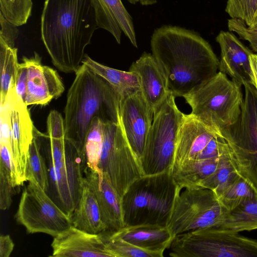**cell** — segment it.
Wrapping results in <instances>:
<instances>
[{
    "instance_id": "60d3db41",
    "label": "cell",
    "mask_w": 257,
    "mask_h": 257,
    "mask_svg": "<svg viewBox=\"0 0 257 257\" xmlns=\"http://www.w3.org/2000/svg\"><path fill=\"white\" fill-rule=\"evenodd\" d=\"M255 27H257V26Z\"/></svg>"
},
{
    "instance_id": "5bb4252c",
    "label": "cell",
    "mask_w": 257,
    "mask_h": 257,
    "mask_svg": "<svg viewBox=\"0 0 257 257\" xmlns=\"http://www.w3.org/2000/svg\"><path fill=\"white\" fill-rule=\"evenodd\" d=\"M7 105L9 114L13 144L12 164L16 186L27 181L26 172L30 146L34 137L35 127L28 108L18 95L15 87L10 89Z\"/></svg>"
},
{
    "instance_id": "d4e9b609",
    "label": "cell",
    "mask_w": 257,
    "mask_h": 257,
    "mask_svg": "<svg viewBox=\"0 0 257 257\" xmlns=\"http://www.w3.org/2000/svg\"><path fill=\"white\" fill-rule=\"evenodd\" d=\"M217 228L237 232L257 229V194L228 211Z\"/></svg>"
},
{
    "instance_id": "83f0119b",
    "label": "cell",
    "mask_w": 257,
    "mask_h": 257,
    "mask_svg": "<svg viewBox=\"0 0 257 257\" xmlns=\"http://www.w3.org/2000/svg\"><path fill=\"white\" fill-rule=\"evenodd\" d=\"M239 176L228 153L222 157L215 173L202 184L201 187L211 190L219 198Z\"/></svg>"
},
{
    "instance_id": "e575fe53",
    "label": "cell",
    "mask_w": 257,
    "mask_h": 257,
    "mask_svg": "<svg viewBox=\"0 0 257 257\" xmlns=\"http://www.w3.org/2000/svg\"><path fill=\"white\" fill-rule=\"evenodd\" d=\"M230 31L235 32L240 38L247 41L252 49L257 52V27H250L243 21L236 18L228 20Z\"/></svg>"
},
{
    "instance_id": "d6986e66",
    "label": "cell",
    "mask_w": 257,
    "mask_h": 257,
    "mask_svg": "<svg viewBox=\"0 0 257 257\" xmlns=\"http://www.w3.org/2000/svg\"><path fill=\"white\" fill-rule=\"evenodd\" d=\"M129 71L138 75L141 91L155 113L171 93L163 69L152 54L144 52Z\"/></svg>"
},
{
    "instance_id": "d590c367",
    "label": "cell",
    "mask_w": 257,
    "mask_h": 257,
    "mask_svg": "<svg viewBox=\"0 0 257 257\" xmlns=\"http://www.w3.org/2000/svg\"><path fill=\"white\" fill-rule=\"evenodd\" d=\"M0 40L11 48L15 47V41L18 35L16 26L6 20L0 13Z\"/></svg>"
},
{
    "instance_id": "9a60e30c",
    "label": "cell",
    "mask_w": 257,
    "mask_h": 257,
    "mask_svg": "<svg viewBox=\"0 0 257 257\" xmlns=\"http://www.w3.org/2000/svg\"><path fill=\"white\" fill-rule=\"evenodd\" d=\"M119 108L120 122L125 136L140 160L154 112L141 90L120 96Z\"/></svg>"
},
{
    "instance_id": "7402d4cb",
    "label": "cell",
    "mask_w": 257,
    "mask_h": 257,
    "mask_svg": "<svg viewBox=\"0 0 257 257\" xmlns=\"http://www.w3.org/2000/svg\"><path fill=\"white\" fill-rule=\"evenodd\" d=\"M116 236L142 249L156 252L164 256L174 239L166 226L140 224L124 226L110 231Z\"/></svg>"
},
{
    "instance_id": "e0dca14e",
    "label": "cell",
    "mask_w": 257,
    "mask_h": 257,
    "mask_svg": "<svg viewBox=\"0 0 257 257\" xmlns=\"http://www.w3.org/2000/svg\"><path fill=\"white\" fill-rule=\"evenodd\" d=\"M216 41L221 51L219 71L241 86L252 85L249 56L252 52L231 32L220 31Z\"/></svg>"
},
{
    "instance_id": "8992f818",
    "label": "cell",
    "mask_w": 257,
    "mask_h": 257,
    "mask_svg": "<svg viewBox=\"0 0 257 257\" xmlns=\"http://www.w3.org/2000/svg\"><path fill=\"white\" fill-rule=\"evenodd\" d=\"M181 190L170 171L137 179L121 198L124 226H167Z\"/></svg>"
},
{
    "instance_id": "3957f363",
    "label": "cell",
    "mask_w": 257,
    "mask_h": 257,
    "mask_svg": "<svg viewBox=\"0 0 257 257\" xmlns=\"http://www.w3.org/2000/svg\"><path fill=\"white\" fill-rule=\"evenodd\" d=\"M229 153L222 131L191 113L184 114L176 139L170 173L179 187H201Z\"/></svg>"
},
{
    "instance_id": "d6a6232c",
    "label": "cell",
    "mask_w": 257,
    "mask_h": 257,
    "mask_svg": "<svg viewBox=\"0 0 257 257\" xmlns=\"http://www.w3.org/2000/svg\"><path fill=\"white\" fill-rule=\"evenodd\" d=\"M225 12L249 27L257 26V0H227Z\"/></svg>"
},
{
    "instance_id": "8fae6325",
    "label": "cell",
    "mask_w": 257,
    "mask_h": 257,
    "mask_svg": "<svg viewBox=\"0 0 257 257\" xmlns=\"http://www.w3.org/2000/svg\"><path fill=\"white\" fill-rule=\"evenodd\" d=\"M228 211L211 190L183 188L177 196L167 227L174 238L191 230L217 227Z\"/></svg>"
},
{
    "instance_id": "603a6c76",
    "label": "cell",
    "mask_w": 257,
    "mask_h": 257,
    "mask_svg": "<svg viewBox=\"0 0 257 257\" xmlns=\"http://www.w3.org/2000/svg\"><path fill=\"white\" fill-rule=\"evenodd\" d=\"M71 218L73 226L86 232L99 234L107 230L96 196L84 180L79 202Z\"/></svg>"
},
{
    "instance_id": "cb8c5ba5",
    "label": "cell",
    "mask_w": 257,
    "mask_h": 257,
    "mask_svg": "<svg viewBox=\"0 0 257 257\" xmlns=\"http://www.w3.org/2000/svg\"><path fill=\"white\" fill-rule=\"evenodd\" d=\"M82 64L106 81L120 96L141 90L138 75L134 72L122 71L103 65L85 54Z\"/></svg>"
},
{
    "instance_id": "7c38bea8",
    "label": "cell",
    "mask_w": 257,
    "mask_h": 257,
    "mask_svg": "<svg viewBox=\"0 0 257 257\" xmlns=\"http://www.w3.org/2000/svg\"><path fill=\"white\" fill-rule=\"evenodd\" d=\"M122 198L131 185L144 175L141 161L130 145L119 122H104L98 165Z\"/></svg>"
},
{
    "instance_id": "f546056e",
    "label": "cell",
    "mask_w": 257,
    "mask_h": 257,
    "mask_svg": "<svg viewBox=\"0 0 257 257\" xmlns=\"http://www.w3.org/2000/svg\"><path fill=\"white\" fill-rule=\"evenodd\" d=\"M104 122L98 117L92 120L85 145L86 166L99 171V162L103 139Z\"/></svg>"
},
{
    "instance_id": "836d02e7",
    "label": "cell",
    "mask_w": 257,
    "mask_h": 257,
    "mask_svg": "<svg viewBox=\"0 0 257 257\" xmlns=\"http://www.w3.org/2000/svg\"><path fill=\"white\" fill-rule=\"evenodd\" d=\"M14 185L12 170L0 163V209L6 210L12 202Z\"/></svg>"
},
{
    "instance_id": "4fadbf2b",
    "label": "cell",
    "mask_w": 257,
    "mask_h": 257,
    "mask_svg": "<svg viewBox=\"0 0 257 257\" xmlns=\"http://www.w3.org/2000/svg\"><path fill=\"white\" fill-rule=\"evenodd\" d=\"M23 190L15 218L28 233H43L55 237L72 225L65 212L37 184L28 181Z\"/></svg>"
},
{
    "instance_id": "ba28073f",
    "label": "cell",
    "mask_w": 257,
    "mask_h": 257,
    "mask_svg": "<svg viewBox=\"0 0 257 257\" xmlns=\"http://www.w3.org/2000/svg\"><path fill=\"white\" fill-rule=\"evenodd\" d=\"M168 249L173 257H257V240L211 227L176 235Z\"/></svg>"
},
{
    "instance_id": "5b68a950",
    "label": "cell",
    "mask_w": 257,
    "mask_h": 257,
    "mask_svg": "<svg viewBox=\"0 0 257 257\" xmlns=\"http://www.w3.org/2000/svg\"><path fill=\"white\" fill-rule=\"evenodd\" d=\"M42 135L46 141L49 180L48 192L57 204L71 216L83 189L85 155L66 138L64 132Z\"/></svg>"
},
{
    "instance_id": "1f68e13d",
    "label": "cell",
    "mask_w": 257,
    "mask_h": 257,
    "mask_svg": "<svg viewBox=\"0 0 257 257\" xmlns=\"http://www.w3.org/2000/svg\"><path fill=\"white\" fill-rule=\"evenodd\" d=\"M32 7V0H0V13L6 20L17 27L27 22Z\"/></svg>"
},
{
    "instance_id": "ffe728a7",
    "label": "cell",
    "mask_w": 257,
    "mask_h": 257,
    "mask_svg": "<svg viewBox=\"0 0 257 257\" xmlns=\"http://www.w3.org/2000/svg\"><path fill=\"white\" fill-rule=\"evenodd\" d=\"M84 181L93 191L107 230H117L124 226L121 198L106 175L87 166Z\"/></svg>"
},
{
    "instance_id": "277c9868",
    "label": "cell",
    "mask_w": 257,
    "mask_h": 257,
    "mask_svg": "<svg viewBox=\"0 0 257 257\" xmlns=\"http://www.w3.org/2000/svg\"><path fill=\"white\" fill-rule=\"evenodd\" d=\"M75 73L64 109L65 136L85 154L87 135L94 117L104 122H119L120 96L86 65L82 64Z\"/></svg>"
},
{
    "instance_id": "ab89813d",
    "label": "cell",
    "mask_w": 257,
    "mask_h": 257,
    "mask_svg": "<svg viewBox=\"0 0 257 257\" xmlns=\"http://www.w3.org/2000/svg\"><path fill=\"white\" fill-rule=\"evenodd\" d=\"M135 3L139 2L144 6L152 5L157 3V0H133Z\"/></svg>"
},
{
    "instance_id": "9c48e42d",
    "label": "cell",
    "mask_w": 257,
    "mask_h": 257,
    "mask_svg": "<svg viewBox=\"0 0 257 257\" xmlns=\"http://www.w3.org/2000/svg\"><path fill=\"white\" fill-rule=\"evenodd\" d=\"M244 87L239 116L234 124L222 131L235 170L257 191V91L251 84Z\"/></svg>"
},
{
    "instance_id": "7a4b0ae2",
    "label": "cell",
    "mask_w": 257,
    "mask_h": 257,
    "mask_svg": "<svg viewBox=\"0 0 257 257\" xmlns=\"http://www.w3.org/2000/svg\"><path fill=\"white\" fill-rule=\"evenodd\" d=\"M98 28L90 0H45L41 36L52 62L60 71L75 72Z\"/></svg>"
},
{
    "instance_id": "484cf974",
    "label": "cell",
    "mask_w": 257,
    "mask_h": 257,
    "mask_svg": "<svg viewBox=\"0 0 257 257\" xmlns=\"http://www.w3.org/2000/svg\"><path fill=\"white\" fill-rule=\"evenodd\" d=\"M39 132L35 128L34 137L30 146L27 163L26 179L37 184L48 192L49 188L48 168L46 159L41 151Z\"/></svg>"
},
{
    "instance_id": "52a82bcc",
    "label": "cell",
    "mask_w": 257,
    "mask_h": 257,
    "mask_svg": "<svg viewBox=\"0 0 257 257\" xmlns=\"http://www.w3.org/2000/svg\"><path fill=\"white\" fill-rule=\"evenodd\" d=\"M183 97L192 114L221 131L235 123L243 101L241 85L220 71Z\"/></svg>"
},
{
    "instance_id": "4dcf8cb0",
    "label": "cell",
    "mask_w": 257,
    "mask_h": 257,
    "mask_svg": "<svg viewBox=\"0 0 257 257\" xmlns=\"http://www.w3.org/2000/svg\"><path fill=\"white\" fill-rule=\"evenodd\" d=\"M257 191L245 179L239 176L218 198L223 206L230 211L245 200L253 197Z\"/></svg>"
},
{
    "instance_id": "6da1fadb",
    "label": "cell",
    "mask_w": 257,
    "mask_h": 257,
    "mask_svg": "<svg viewBox=\"0 0 257 257\" xmlns=\"http://www.w3.org/2000/svg\"><path fill=\"white\" fill-rule=\"evenodd\" d=\"M151 48L175 97H183L218 72L219 61L210 45L192 31L173 26L157 28Z\"/></svg>"
},
{
    "instance_id": "f1b7e54d",
    "label": "cell",
    "mask_w": 257,
    "mask_h": 257,
    "mask_svg": "<svg viewBox=\"0 0 257 257\" xmlns=\"http://www.w3.org/2000/svg\"><path fill=\"white\" fill-rule=\"evenodd\" d=\"M106 250L112 257H162L158 253L146 250L123 240L106 230L100 233Z\"/></svg>"
},
{
    "instance_id": "30bf717a",
    "label": "cell",
    "mask_w": 257,
    "mask_h": 257,
    "mask_svg": "<svg viewBox=\"0 0 257 257\" xmlns=\"http://www.w3.org/2000/svg\"><path fill=\"white\" fill-rule=\"evenodd\" d=\"M171 93L154 113L140 161L145 175L170 171L178 130L184 113Z\"/></svg>"
},
{
    "instance_id": "ac0fdd59",
    "label": "cell",
    "mask_w": 257,
    "mask_h": 257,
    "mask_svg": "<svg viewBox=\"0 0 257 257\" xmlns=\"http://www.w3.org/2000/svg\"><path fill=\"white\" fill-rule=\"evenodd\" d=\"M53 257H112L100 233H91L72 225L53 237Z\"/></svg>"
},
{
    "instance_id": "4316f807",
    "label": "cell",
    "mask_w": 257,
    "mask_h": 257,
    "mask_svg": "<svg viewBox=\"0 0 257 257\" xmlns=\"http://www.w3.org/2000/svg\"><path fill=\"white\" fill-rule=\"evenodd\" d=\"M17 48H11L0 40V105L7 100L10 89L15 87L19 63Z\"/></svg>"
},
{
    "instance_id": "f35d334b",
    "label": "cell",
    "mask_w": 257,
    "mask_h": 257,
    "mask_svg": "<svg viewBox=\"0 0 257 257\" xmlns=\"http://www.w3.org/2000/svg\"><path fill=\"white\" fill-rule=\"evenodd\" d=\"M249 59L252 71V85L257 91V54H251Z\"/></svg>"
},
{
    "instance_id": "8d00e7d4",
    "label": "cell",
    "mask_w": 257,
    "mask_h": 257,
    "mask_svg": "<svg viewBox=\"0 0 257 257\" xmlns=\"http://www.w3.org/2000/svg\"><path fill=\"white\" fill-rule=\"evenodd\" d=\"M28 69L26 62L22 60V62L19 64L15 88L18 95L25 102L27 89Z\"/></svg>"
},
{
    "instance_id": "44dd1931",
    "label": "cell",
    "mask_w": 257,
    "mask_h": 257,
    "mask_svg": "<svg viewBox=\"0 0 257 257\" xmlns=\"http://www.w3.org/2000/svg\"><path fill=\"white\" fill-rule=\"evenodd\" d=\"M98 28L109 32L118 44L121 33L137 48L135 28L131 15L121 0H90Z\"/></svg>"
},
{
    "instance_id": "74e56055",
    "label": "cell",
    "mask_w": 257,
    "mask_h": 257,
    "mask_svg": "<svg viewBox=\"0 0 257 257\" xmlns=\"http://www.w3.org/2000/svg\"><path fill=\"white\" fill-rule=\"evenodd\" d=\"M15 244L9 234L0 236V257H9L12 253Z\"/></svg>"
},
{
    "instance_id": "2e32d148",
    "label": "cell",
    "mask_w": 257,
    "mask_h": 257,
    "mask_svg": "<svg viewBox=\"0 0 257 257\" xmlns=\"http://www.w3.org/2000/svg\"><path fill=\"white\" fill-rule=\"evenodd\" d=\"M27 65L28 82L25 103L46 105L53 99L59 97L65 87L59 74L53 68L43 65L37 52L34 55L22 59Z\"/></svg>"
}]
</instances>
